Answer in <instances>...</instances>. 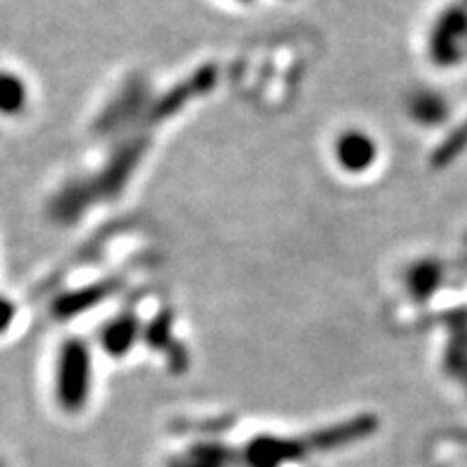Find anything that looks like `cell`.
<instances>
[{
  "instance_id": "obj_4",
  "label": "cell",
  "mask_w": 467,
  "mask_h": 467,
  "mask_svg": "<svg viewBox=\"0 0 467 467\" xmlns=\"http://www.w3.org/2000/svg\"><path fill=\"white\" fill-rule=\"evenodd\" d=\"M334 156L342 171H366L377 161V143L370 134L361 130H344L337 134L334 143Z\"/></svg>"
},
{
  "instance_id": "obj_8",
  "label": "cell",
  "mask_w": 467,
  "mask_h": 467,
  "mask_svg": "<svg viewBox=\"0 0 467 467\" xmlns=\"http://www.w3.org/2000/svg\"><path fill=\"white\" fill-rule=\"evenodd\" d=\"M17 320V303L9 295L0 292V337L7 336L14 329Z\"/></svg>"
},
{
  "instance_id": "obj_7",
  "label": "cell",
  "mask_w": 467,
  "mask_h": 467,
  "mask_svg": "<svg viewBox=\"0 0 467 467\" xmlns=\"http://www.w3.org/2000/svg\"><path fill=\"white\" fill-rule=\"evenodd\" d=\"M169 467H227V452L219 446H195L175 457Z\"/></svg>"
},
{
  "instance_id": "obj_5",
  "label": "cell",
  "mask_w": 467,
  "mask_h": 467,
  "mask_svg": "<svg viewBox=\"0 0 467 467\" xmlns=\"http://www.w3.org/2000/svg\"><path fill=\"white\" fill-rule=\"evenodd\" d=\"M377 429L379 420L375 416H359L348 420V422L327 426V429L318 431V433H312L309 443H312V451L329 452L336 451V448L348 446V443L366 440V437H370Z\"/></svg>"
},
{
  "instance_id": "obj_9",
  "label": "cell",
  "mask_w": 467,
  "mask_h": 467,
  "mask_svg": "<svg viewBox=\"0 0 467 467\" xmlns=\"http://www.w3.org/2000/svg\"><path fill=\"white\" fill-rule=\"evenodd\" d=\"M225 3H232V5H238V7H249V5L258 3V0H225Z\"/></svg>"
},
{
  "instance_id": "obj_3",
  "label": "cell",
  "mask_w": 467,
  "mask_h": 467,
  "mask_svg": "<svg viewBox=\"0 0 467 467\" xmlns=\"http://www.w3.org/2000/svg\"><path fill=\"white\" fill-rule=\"evenodd\" d=\"M139 337H141V320L137 318V314L119 312L98 329V347L109 358L119 359L132 353V348L139 344Z\"/></svg>"
},
{
  "instance_id": "obj_6",
  "label": "cell",
  "mask_w": 467,
  "mask_h": 467,
  "mask_svg": "<svg viewBox=\"0 0 467 467\" xmlns=\"http://www.w3.org/2000/svg\"><path fill=\"white\" fill-rule=\"evenodd\" d=\"M31 87L26 78L16 69L0 66V117L16 119L31 107Z\"/></svg>"
},
{
  "instance_id": "obj_2",
  "label": "cell",
  "mask_w": 467,
  "mask_h": 467,
  "mask_svg": "<svg viewBox=\"0 0 467 467\" xmlns=\"http://www.w3.org/2000/svg\"><path fill=\"white\" fill-rule=\"evenodd\" d=\"M312 452L309 440L279 435H258L244 446L243 459L249 467H284L285 463L301 461Z\"/></svg>"
},
{
  "instance_id": "obj_10",
  "label": "cell",
  "mask_w": 467,
  "mask_h": 467,
  "mask_svg": "<svg viewBox=\"0 0 467 467\" xmlns=\"http://www.w3.org/2000/svg\"><path fill=\"white\" fill-rule=\"evenodd\" d=\"M0 467H7V463H5V461H3V459H0Z\"/></svg>"
},
{
  "instance_id": "obj_1",
  "label": "cell",
  "mask_w": 467,
  "mask_h": 467,
  "mask_svg": "<svg viewBox=\"0 0 467 467\" xmlns=\"http://www.w3.org/2000/svg\"><path fill=\"white\" fill-rule=\"evenodd\" d=\"M96 385V359L89 340L67 336L58 342L52 361V399L67 416H78L89 407Z\"/></svg>"
}]
</instances>
